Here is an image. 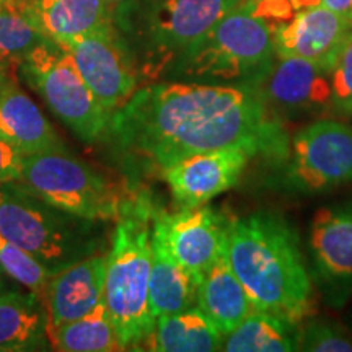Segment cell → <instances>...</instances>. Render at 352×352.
Here are the masks:
<instances>
[{"instance_id": "obj_11", "label": "cell", "mask_w": 352, "mask_h": 352, "mask_svg": "<svg viewBox=\"0 0 352 352\" xmlns=\"http://www.w3.org/2000/svg\"><path fill=\"white\" fill-rule=\"evenodd\" d=\"M246 0H155L147 12V36L153 67L179 59L217 21Z\"/></svg>"}, {"instance_id": "obj_13", "label": "cell", "mask_w": 352, "mask_h": 352, "mask_svg": "<svg viewBox=\"0 0 352 352\" xmlns=\"http://www.w3.org/2000/svg\"><path fill=\"white\" fill-rule=\"evenodd\" d=\"M252 155L239 148L201 152L162 170L179 209L206 206L239 183Z\"/></svg>"}, {"instance_id": "obj_5", "label": "cell", "mask_w": 352, "mask_h": 352, "mask_svg": "<svg viewBox=\"0 0 352 352\" xmlns=\"http://www.w3.org/2000/svg\"><path fill=\"white\" fill-rule=\"evenodd\" d=\"M20 183L54 208L95 222L116 220L131 197L116 179L64 148L23 157Z\"/></svg>"}, {"instance_id": "obj_25", "label": "cell", "mask_w": 352, "mask_h": 352, "mask_svg": "<svg viewBox=\"0 0 352 352\" xmlns=\"http://www.w3.org/2000/svg\"><path fill=\"white\" fill-rule=\"evenodd\" d=\"M44 39L13 0H3L0 6V70L19 67L23 57Z\"/></svg>"}, {"instance_id": "obj_8", "label": "cell", "mask_w": 352, "mask_h": 352, "mask_svg": "<svg viewBox=\"0 0 352 352\" xmlns=\"http://www.w3.org/2000/svg\"><path fill=\"white\" fill-rule=\"evenodd\" d=\"M285 179L300 192H323L352 183V126L316 120L290 140Z\"/></svg>"}, {"instance_id": "obj_10", "label": "cell", "mask_w": 352, "mask_h": 352, "mask_svg": "<svg viewBox=\"0 0 352 352\" xmlns=\"http://www.w3.org/2000/svg\"><path fill=\"white\" fill-rule=\"evenodd\" d=\"M250 87L283 120L333 113L331 69L300 57L276 54L270 69Z\"/></svg>"}, {"instance_id": "obj_14", "label": "cell", "mask_w": 352, "mask_h": 352, "mask_svg": "<svg viewBox=\"0 0 352 352\" xmlns=\"http://www.w3.org/2000/svg\"><path fill=\"white\" fill-rule=\"evenodd\" d=\"M352 30V21L323 6L298 10L287 21L272 28L277 56L300 57L310 63L333 67L342 41Z\"/></svg>"}, {"instance_id": "obj_15", "label": "cell", "mask_w": 352, "mask_h": 352, "mask_svg": "<svg viewBox=\"0 0 352 352\" xmlns=\"http://www.w3.org/2000/svg\"><path fill=\"white\" fill-rule=\"evenodd\" d=\"M107 253L108 250L90 254L51 276L39 296L46 331L80 318L103 302Z\"/></svg>"}, {"instance_id": "obj_7", "label": "cell", "mask_w": 352, "mask_h": 352, "mask_svg": "<svg viewBox=\"0 0 352 352\" xmlns=\"http://www.w3.org/2000/svg\"><path fill=\"white\" fill-rule=\"evenodd\" d=\"M19 69L26 83L77 138L94 142L108 131L109 114L63 44L44 39L23 57Z\"/></svg>"}, {"instance_id": "obj_6", "label": "cell", "mask_w": 352, "mask_h": 352, "mask_svg": "<svg viewBox=\"0 0 352 352\" xmlns=\"http://www.w3.org/2000/svg\"><path fill=\"white\" fill-rule=\"evenodd\" d=\"M276 57L272 28L241 3L182 57L186 76L252 85Z\"/></svg>"}, {"instance_id": "obj_3", "label": "cell", "mask_w": 352, "mask_h": 352, "mask_svg": "<svg viewBox=\"0 0 352 352\" xmlns=\"http://www.w3.org/2000/svg\"><path fill=\"white\" fill-rule=\"evenodd\" d=\"M155 210L148 196H131L107 253L103 302L126 351H145L155 328L148 303Z\"/></svg>"}, {"instance_id": "obj_24", "label": "cell", "mask_w": 352, "mask_h": 352, "mask_svg": "<svg viewBox=\"0 0 352 352\" xmlns=\"http://www.w3.org/2000/svg\"><path fill=\"white\" fill-rule=\"evenodd\" d=\"M298 324L254 310L233 331L223 336L226 352H292L297 351Z\"/></svg>"}, {"instance_id": "obj_4", "label": "cell", "mask_w": 352, "mask_h": 352, "mask_svg": "<svg viewBox=\"0 0 352 352\" xmlns=\"http://www.w3.org/2000/svg\"><path fill=\"white\" fill-rule=\"evenodd\" d=\"M98 222L69 214L43 201L20 182L0 186V232L52 274L103 252Z\"/></svg>"}, {"instance_id": "obj_19", "label": "cell", "mask_w": 352, "mask_h": 352, "mask_svg": "<svg viewBox=\"0 0 352 352\" xmlns=\"http://www.w3.org/2000/svg\"><path fill=\"white\" fill-rule=\"evenodd\" d=\"M201 280L184 270L168 252L165 241L152 227V263L148 303L153 318L178 314L197 305Z\"/></svg>"}, {"instance_id": "obj_17", "label": "cell", "mask_w": 352, "mask_h": 352, "mask_svg": "<svg viewBox=\"0 0 352 352\" xmlns=\"http://www.w3.org/2000/svg\"><path fill=\"white\" fill-rule=\"evenodd\" d=\"M0 135L23 157L64 148L54 127L21 90L10 70H0Z\"/></svg>"}, {"instance_id": "obj_2", "label": "cell", "mask_w": 352, "mask_h": 352, "mask_svg": "<svg viewBox=\"0 0 352 352\" xmlns=\"http://www.w3.org/2000/svg\"><path fill=\"white\" fill-rule=\"evenodd\" d=\"M227 259L256 310L294 324L314 315V284L296 230L280 215L228 220Z\"/></svg>"}, {"instance_id": "obj_18", "label": "cell", "mask_w": 352, "mask_h": 352, "mask_svg": "<svg viewBox=\"0 0 352 352\" xmlns=\"http://www.w3.org/2000/svg\"><path fill=\"white\" fill-rule=\"evenodd\" d=\"M310 250L323 279L352 289V202L323 208L315 214Z\"/></svg>"}, {"instance_id": "obj_1", "label": "cell", "mask_w": 352, "mask_h": 352, "mask_svg": "<svg viewBox=\"0 0 352 352\" xmlns=\"http://www.w3.org/2000/svg\"><path fill=\"white\" fill-rule=\"evenodd\" d=\"M284 124L250 85L175 82L138 88L113 114L108 129L122 151L162 171L182 158L220 148L285 160L290 139Z\"/></svg>"}, {"instance_id": "obj_23", "label": "cell", "mask_w": 352, "mask_h": 352, "mask_svg": "<svg viewBox=\"0 0 352 352\" xmlns=\"http://www.w3.org/2000/svg\"><path fill=\"white\" fill-rule=\"evenodd\" d=\"M52 349L60 352L126 351L104 302L80 318L46 331Z\"/></svg>"}, {"instance_id": "obj_32", "label": "cell", "mask_w": 352, "mask_h": 352, "mask_svg": "<svg viewBox=\"0 0 352 352\" xmlns=\"http://www.w3.org/2000/svg\"><path fill=\"white\" fill-rule=\"evenodd\" d=\"M108 2L111 3V6H113L114 8H116L118 6H122V3H126L127 0H108Z\"/></svg>"}, {"instance_id": "obj_29", "label": "cell", "mask_w": 352, "mask_h": 352, "mask_svg": "<svg viewBox=\"0 0 352 352\" xmlns=\"http://www.w3.org/2000/svg\"><path fill=\"white\" fill-rule=\"evenodd\" d=\"M23 153L0 135V186L20 182Z\"/></svg>"}, {"instance_id": "obj_12", "label": "cell", "mask_w": 352, "mask_h": 352, "mask_svg": "<svg viewBox=\"0 0 352 352\" xmlns=\"http://www.w3.org/2000/svg\"><path fill=\"white\" fill-rule=\"evenodd\" d=\"M228 220L208 206L179 209L175 214L155 210L153 230L184 270L202 280L208 271L227 254Z\"/></svg>"}, {"instance_id": "obj_21", "label": "cell", "mask_w": 352, "mask_h": 352, "mask_svg": "<svg viewBox=\"0 0 352 352\" xmlns=\"http://www.w3.org/2000/svg\"><path fill=\"white\" fill-rule=\"evenodd\" d=\"M223 334L199 308L157 318L145 351L157 352H214L222 351Z\"/></svg>"}, {"instance_id": "obj_26", "label": "cell", "mask_w": 352, "mask_h": 352, "mask_svg": "<svg viewBox=\"0 0 352 352\" xmlns=\"http://www.w3.org/2000/svg\"><path fill=\"white\" fill-rule=\"evenodd\" d=\"M0 267L16 283L23 284L38 300L47 280L51 279V272L38 259L25 252L15 241L8 240L2 232H0Z\"/></svg>"}, {"instance_id": "obj_33", "label": "cell", "mask_w": 352, "mask_h": 352, "mask_svg": "<svg viewBox=\"0 0 352 352\" xmlns=\"http://www.w3.org/2000/svg\"><path fill=\"white\" fill-rule=\"evenodd\" d=\"M2 2H3V0H0V6H2Z\"/></svg>"}, {"instance_id": "obj_9", "label": "cell", "mask_w": 352, "mask_h": 352, "mask_svg": "<svg viewBox=\"0 0 352 352\" xmlns=\"http://www.w3.org/2000/svg\"><path fill=\"white\" fill-rule=\"evenodd\" d=\"M83 80L98 100L109 120L138 91V72L116 26L108 25L67 44Z\"/></svg>"}, {"instance_id": "obj_28", "label": "cell", "mask_w": 352, "mask_h": 352, "mask_svg": "<svg viewBox=\"0 0 352 352\" xmlns=\"http://www.w3.org/2000/svg\"><path fill=\"white\" fill-rule=\"evenodd\" d=\"M333 114L352 118V30L342 41L331 67Z\"/></svg>"}, {"instance_id": "obj_27", "label": "cell", "mask_w": 352, "mask_h": 352, "mask_svg": "<svg viewBox=\"0 0 352 352\" xmlns=\"http://www.w3.org/2000/svg\"><path fill=\"white\" fill-rule=\"evenodd\" d=\"M297 351L352 352V338L336 321L311 315L298 324Z\"/></svg>"}, {"instance_id": "obj_16", "label": "cell", "mask_w": 352, "mask_h": 352, "mask_svg": "<svg viewBox=\"0 0 352 352\" xmlns=\"http://www.w3.org/2000/svg\"><path fill=\"white\" fill-rule=\"evenodd\" d=\"M25 19L46 39L67 44L114 23L108 0H13Z\"/></svg>"}, {"instance_id": "obj_20", "label": "cell", "mask_w": 352, "mask_h": 352, "mask_svg": "<svg viewBox=\"0 0 352 352\" xmlns=\"http://www.w3.org/2000/svg\"><path fill=\"white\" fill-rule=\"evenodd\" d=\"M197 308L226 336L254 310L248 294L232 271L227 254L202 277L197 289Z\"/></svg>"}, {"instance_id": "obj_31", "label": "cell", "mask_w": 352, "mask_h": 352, "mask_svg": "<svg viewBox=\"0 0 352 352\" xmlns=\"http://www.w3.org/2000/svg\"><path fill=\"white\" fill-rule=\"evenodd\" d=\"M2 272H3V270H2V267H0V298H2V297L6 296V294L8 292V289H7V284H6V280H3V276H2Z\"/></svg>"}, {"instance_id": "obj_30", "label": "cell", "mask_w": 352, "mask_h": 352, "mask_svg": "<svg viewBox=\"0 0 352 352\" xmlns=\"http://www.w3.org/2000/svg\"><path fill=\"white\" fill-rule=\"evenodd\" d=\"M320 6L327 7L342 19L352 21V0H320Z\"/></svg>"}, {"instance_id": "obj_22", "label": "cell", "mask_w": 352, "mask_h": 352, "mask_svg": "<svg viewBox=\"0 0 352 352\" xmlns=\"http://www.w3.org/2000/svg\"><path fill=\"white\" fill-rule=\"evenodd\" d=\"M46 314L41 302L16 290L0 298V352L43 349Z\"/></svg>"}]
</instances>
